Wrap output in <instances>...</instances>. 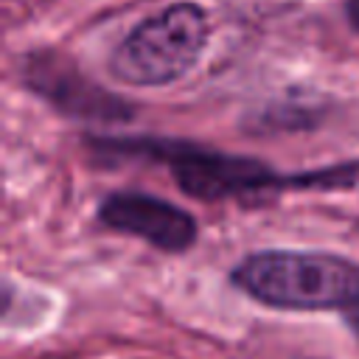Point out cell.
<instances>
[{
    "instance_id": "obj_5",
    "label": "cell",
    "mask_w": 359,
    "mask_h": 359,
    "mask_svg": "<svg viewBox=\"0 0 359 359\" xmlns=\"http://www.w3.org/2000/svg\"><path fill=\"white\" fill-rule=\"evenodd\" d=\"M98 222L115 233L135 236L149 247L171 255L191 250L199 238L196 219L185 208L143 191L107 194L98 205Z\"/></svg>"
},
{
    "instance_id": "obj_2",
    "label": "cell",
    "mask_w": 359,
    "mask_h": 359,
    "mask_svg": "<svg viewBox=\"0 0 359 359\" xmlns=\"http://www.w3.org/2000/svg\"><path fill=\"white\" fill-rule=\"evenodd\" d=\"M230 283L269 309L348 311L359 300V264L311 250H261L230 269Z\"/></svg>"
},
{
    "instance_id": "obj_6",
    "label": "cell",
    "mask_w": 359,
    "mask_h": 359,
    "mask_svg": "<svg viewBox=\"0 0 359 359\" xmlns=\"http://www.w3.org/2000/svg\"><path fill=\"white\" fill-rule=\"evenodd\" d=\"M345 14H348L351 28L359 34V0H345Z\"/></svg>"
},
{
    "instance_id": "obj_1",
    "label": "cell",
    "mask_w": 359,
    "mask_h": 359,
    "mask_svg": "<svg viewBox=\"0 0 359 359\" xmlns=\"http://www.w3.org/2000/svg\"><path fill=\"white\" fill-rule=\"evenodd\" d=\"M101 146L107 151L140 154L163 163L171 171L177 188L202 202L252 199V196H266L278 191H306V188L334 191V188H351L359 177L356 160L317 168V171L280 174L255 157L213 151L208 146H196L185 140L146 137V140H104Z\"/></svg>"
},
{
    "instance_id": "obj_4",
    "label": "cell",
    "mask_w": 359,
    "mask_h": 359,
    "mask_svg": "<svg viewBox=\"0 0 359 359\" xmlns=\"http://www.w3.org/2000/svg\"><path fill=\"white\" fill-rule=\"evenodd\" d=\"M20 76L34 95H39L62 115L93 123H126L135 115L129 101L95 84L62 50L53 48L31 50L20 62Z\"/></svg>"
},
{
    "instance_id": "obj_3",
    "label": "cell",
    "mask_w": 359,
    "mask_h": 359,
    "mask_svg": "<svg viewBox=\"0 0 359 359\" xmlns=\"http://www.w3.org/2000/svg\"><path fill=\"white\" fill-rule=\"evenodd\" d=\"M208 14L196 3H174L137 22L109 56V73L129 87H163L182 79L208 45Z\"/></svg>"
},
{
    "instance_id": "obj_7",
    "label": "cell",
    "mask_w": 359,
    "mask_h": 359,
    "mask_svg": "<svg viewBox=\"0 0 359 359\" xmlns=\"http://www.w3.org/2000/svg\"><path fill=\"white\" fill-rule=\"evenodd\" d=\"M345 323H348V328L356 334V339H359V300L345 311Z\"/></svg>"
}]
</instances>
